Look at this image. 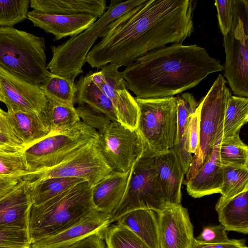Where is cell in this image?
<instances>
[{"instance_id":"obj_1","label":"cell","mask_w":248,"mask_h":248,"mask_svg":"<svg viewBox=\"0 0 248 248\" xmlns=\"http://www.w3.org/2000/svg\"><path fill=\"white\" fill-rule=\"evenodd\" d=\"M195 5L191 0H145L107 27L86 62L97 69L126 66L168 44H182L194 31Z\"/></svg>"},{"instance_id":"obj_2","label":"cell","mask_w":248,"mask_h":248,"mask_svg":"<svg viewBox=\"0 0 248 248\" xmlns=\"http://www.w3.org/2000/svg\"><path fill=\"white\" fill-rule=\"evenodd\" d=\"M220 62L196 45L171 44L150 51L121 72L136 98L173 96L199 84L208 75L222 71Z\"/></svg>"},{"instance_id":"obj_3","label":"cell","mask_w":248,"mask_h":248,"mask_svg":"<svg viewBox=\"0 0 248 248\" xmlns=\"http://www.w3.org/2000/svg\"><path fill=\"white\" fill-rule=\"evenodd\" d=\"M94 209L92 187L85 181L42 204H32L28 227L31 243L71 227Z\"/></svg>"},{"instance_id":"obj_4","label":"cell","mask_w":248,"mask_h":248,"mask_svg":"<svg viewBox=\"0 0 248 248\" xmlns=\"http://www.w3.org/2000/svg\"><path fill=\"white\" fill-rule=\"evenodd\" d=\"M45 41L13 27H0V68L15 77L40 86L46 69Z\"/></svg>"},{"instance_id":"obj_5","label":"cell","mask_w":248,"mask_h":248,"mask_svg":"<svg viewBox=\"0 0 248 248\" xmlns=\"http://www.w3.org/2000/svg\"><path fill=\"white\" fill-rule=\"evenodd\" d=\"M145 0H111L105 13L82 32L70 37L58 46H51L52 57L46 66L51 73L75 78L83 72L89 52L97 39L113 21Z\"/></svg>"},{"instance_id":"obj_6","label":"cell","mask_w":248,"mask_h":248,"mask_svg":"<svg viewBox=\"0 0 248 248\" xmlns=\"http://www.w3.org/2000/svg\"><path fill=\"white\" fill-rule=\"evenodd\" d=\"M156 154L145 142L143 151L131 168L123 198L109 215L110 224L133 210L150 209L158 213L166 206L156 169Z\"/></svg>"},{"instance_id":"obj_7","label":"cell","mask_w":248,"mask_h":248,"mask_svg":"<svg viewBox=\"0 0 248 248\" xmlns=\"http://www.w3.org/2000/svg\"><path fill=\"white\" fill-rule=\"evenodd\" d=\"M135 98L140 109L136 130L141 138L156 154L172 148L177 141L176 97Z\"/></svg>"},{"instance_id":"obj_8","label":"cell","mask_w":248,"mask_h":248,"mask_svg":"<svg viewBox=\"0 0 248 248\" xmlns=\"http://www.w3.org/2000/svg\"><path fill=\"white\" fill-rule=\"evenodd\" d=\"M97 140L98 132L81 121L65 132L48 134L24 148L27 175L57 165L88 143Z\"/></svg>"},{"instance_id":"obj_9","label":"cell","mask_w":248,"mask_h":248,"mask_svg":"<svg viewBox=\"0 0 248 248\" xmlns=\"http://www.w3.org/2000/svg\"><path fill=\"white\" fill-rule=\"evenodd\" d=\"M226 81L219 74L206 95L198 104L200 113V142L186 174L185 184L203 165L222 130L224 114L232 95Z\"/></svg>"},{"instance_id":"obj_10","label":"cell","mask_w":248,"mask_h":248,"mask_svg":"<svg viewBox=\"0 0 248 248\" xmlns=\"http://www.w3.org/2000/svg\"><path fill=\"white\" fill-rule=\"evenodd\" d=\"M226 54L224 75L233 93L248 97V1L235 0L229 33L223 36Z\"/></svg>"},{"instance_id":"obj_11","label":"cell","mask_w":248,"mask_h":248,"mask_svg":"<svg viewBox=\"0 0 248 248\" xmlns=\"http://www.w3.org/2000/svg\"><path fill=\"white\" fill-rule=\"evenodd\" d=\"M97 140L88 143L57 165L22 179L33 182L52 177L78 178L93 186L113 171L103 155Z\"/></svg>"},{"instance_id":"obj_12","label":"cell","mask_w":248,"mask_h":248,"mask_svg":"<svg viewBox=\"0 0 248 248\" xmlns=\"http://www.w3.org/2000/svg\"><path fill=\"white\" fill-rule=\"evenodd\" d=\"M97 143L113 171L126 172L144 149L145 142L137 131L118 122H111L98 131Z\"/></svg>"},{"instance_id":"obj_13","label":"cell","mask_w":248,"mask_h":248,"mask_svg":"<svg viewBox=\"0 0 248 248\" xmlns=\"http://www.w3.org/2000/svg\"><path fill=\"white\" fill-rule=\"evenodd\" d=\"M119 68L115 64L109 63L99 68L100 71H92V77L110 100L118 122L134 131L138 126L140 109L135 98L127 89Z\"/></svg>"},{"instance_id":"obj_14","label":"cell","mask_w":248,"mask_h":248,"mask_svg":"<svg viewBox=\"0 0 248 248\" xmlns=\"http://www.w3.org/2000/svg\"><path fill=\"white\" fill-rule=\"evenodd\" d=\"M0 90L8 111L44 114L48 100L39 86L20 80L0 68Z\"/></svg>"},{"instance_id":"obj_15","label":"cell","mask_w":248,"mask_h":248,"mask_svg":"<svg viewBox=\"0 0 248 248\" xmlns=\"http://www.w3.org/2000/svg\"><path fill=\"white\" fill-rule=\"evenodd\" d=\"M156 213L159 248H191L193 226L187 209L173 204Z\"/></svg>"},{"instance_id":"obj_16","label":"cell","mask_w":248,"mask_h":248,"mask_svg":"<svg viewBox=\"0 0 248 248\" xmlns=\"http://www.w3.org/2000/svg\"><path fill=\"white\" fill-rule=\"evenodd\" d=\"M31 184L22 179L16 188L0 200V230H28L33 204Z\"/></svg>"},{"instance_id":"obj_17","label":"cell","mask_w":248,"mask_h":248,"mask_svg":"<svg viewBox=\"0 0 248 248\" xmlns=\"http://www.w3.org/2000/svg\"><path fill=\"white\" fill-rule=\"evenodd\" d=\"M110 224L109 215L94 209L71 227L31 243V248H60L93 233L105 234Z\"/></svg>"},{"instance_id":"obj_18","label":"cell","mask_w":248,"mask_h":248,"mask_svg":"<svg viewBox=\"0 0 248 248\" xmlns=\"http://www.w3.org/2000/svg\"><path fill=\"white\" fill-rule=\"evenodd\" d=\"M27 18L34 27L54 35L55 41L82 32L97 19L95 16L86 14H48L33 10L28 12Z\"/></svg>"},{"instance_id":"obj_19","label":"cell","mask_w":248,"mask_h":248,"mask_svg":"<svg viewBox=\"0 0 248 248\" xmlns=\"http://www.w3.org/2000/svg\"><path fill=\"white\" fill-rule=\"evenodd\" d=\"M155 166L166 206L181 204V187L185 173L174 151L171 148L155 155Z\"/></svg>"},{"instance_id":"obj_20","label":"cell","mask_w":248,"mask_h":248,"mask_svg":"<svg viewBox=\"0 0 248 248\" xmlns=\"http://www.w3.org/2000/svg\"><path fill=\"white\" fill-rule=\"evenodd\" d=\"M222 131L203 165L194 176L186 183L187 193L194 198L220 193L223 167L219 157V146Z\"/></svg>"},{"instance_id":"obj_21","label":"cell","mask_w":248,"mask_h":248,"mask_svg":"<svg viewBox=\"0 0 248 248\" xmlns=\"http://www.w3.org/2000/svg\"><path fill=\"white\" fill-rule=\"evenodd\" d=\"M130 170L112 171L92 187V201L95 210L110 215L118 207L126 191Z\"/></svg>"},{"instance_id":"obj_22","label":"cell","mask_w":248,"mask_h":248,"mask_svg":"<svg viewBox=\"0 0 248 248\" xmlns=\"http://www.w3.org/2000/svg\"><path fill=\"white\" fill-rule=\"evenodd\" d=\"M106 0H31L33 10L48 14H86L100 18L107 10Z\"/></svg>"},{"instance_id":"obj_23","label":"cell","mask_w":248,"mask_h":248,"mask_svg":"<svg viewBox=\"0 0 248 248\" xmlns=\"http://www.w3.org/2000/svg\"><path fill=\"white\" fill-rule=\"evenodd\" d=\"M248 190L226 200L219 198L215 206L218 220L226 231L248 233Z\"/></svg>"},{"instance_id":"obj_24","label":"cell","mask_w":248,"mask_h":248,"mask_svg":"<svg viewBox=\"0 0 248 248\" xmlns=\"http://www.w3.org/2000/svg\"><path fill=\"white\" fill-rule=\"evenodd\" d=\"M13 128L25 147L47 136L49 129L44 114L22 111H7Z\"/></svg>"},{"instance_id":"obj_25","label":"cell","mask_w":248,"mask_h":248,"mask_svg":"<svg viewBox=\"0 0 248 248\" xmlns=\"http://www.w3.org/2000/svg\"><path fill=\"white\" fill-rule=\"evenodd\" d=\"M92 72L90 71L86 75H81L75 82L77 89L75 104H86L105 115L111 121L118 122L110 100L93 80Z\"/></svg>"},{"instance_id":"obj_26","label":"cell","mask_w":248,"mask_h":248,"mask_svg":"<svg viewBox=\"0 0 248 248\" xmlns=\"http://www.w3.org/2000/svg\"><path fill=\"white\" fill-rule=\"evenodd\" d=\"M117 222L132 231L150 248H159L157 219L154 211L133 210L123 215Z\"/></svg>"},{"instance_id":"obj_27","label":"cell","mask_w":248,"mask_h":248,"mask_svg":"<svg viewBox=\"0 0 248 248\" xmlns=\"http://www.w3.org/2000/svg\"><path fill=\"white\" fill-rule=\"evenodd\" d=\"M176 97L177 105V141L171 149L180 162L183 164H187L191 161L192 155L185 148L184 133L189 118L195 111L199 104L193 95L189 93H180Z\"/></svg>"},{"instance_id":"obj_28","label":"cell","mask_w":248,"mask_h":248,"mask_svg":"<svg viewBox=\"0 0 248 248\" xmlns=\"http://www.w3.org/2000/svg\"><path fill=\"white\" fill-rule=\"evenodd\" d=\"M47 100L44 115L49 127V134L68 131L81 121L74 106Z\"/></svg>"},{"instance_id":"obj_29","label":"cell","mask_w":248,"mask_h":248,"mask_svg":"<svg viewBox=\"0 0 248 248\" xmlns=\"http://www.w3.org/2000/svg\"><path fill=\"white\" fill-rule=\"evenodd\" d=\"M85 180L73 177H52L31 182L33 205H38Z\"/></svg>"},{"instance_id":"obj_30","label":"cell","mask_w":248,"mask_h":248,"mask_svg":"<svg viewBox=\"0 0 248 248\" xmlns=\"http://www.w3.org/2000/svg\"><path fill=\"white\" fill-rule=\"evenodd\" d=\"M39 87L47 99L72 106L75 105L77 89L75 80L50 72Z\"/></svg>"},{"instance_id":"obj_31","label":"cell","mask_w":248,"mask_h":248,"mask_svg":"<svg viewBox=\"0 0 248 248\" xmlns=\"http://www.w3.org/2000/svg\"><path fill=\"white\" fill-rule=\"evenodd\" d=\"M248 98L231 95L226 106L221 138L239 133L242 127L248 122Z\"/></svg>"},{"instance_id":"obj_32","label":"cell","mask_w":248,"mask_h":248,"mask_svg":"<svg viewBox=\"0 0 248 248\" xmlns=\"http://www.w3.org/2000/svg\"><path fill=\"white\" fill-rule=\"evenodd\" d=\"M219 157L222 166L248 168V147L240 139L239 133L221 138Z\"/></svg>"},{"instance_id":"obj_33","label":"cell","mask_w":248,"mask_h":248,"mask_svg":"<svg viewBox=\"0 0 248 248\" xmlns=\"http://www.w3.org/2000/svg\"><path fill=\"white\" fill-rule=\"evenodd\" d=\"M222 167L220 199L228 200L248 190V168L223 166Z\"/></svg>"},{"instance_id":"obj_34","label":"cell","mask_w":248,"mask_h":248,"mask_svg":"<svg viewBox=\"0 0 248 248\" xmlns=\"http://www.w3.org/2000/svg\"><path fill=\"white\" fill-rule=\"evenodd\" d=\"M104 240L107 248H150L132 231L118 222L108 228Z\"/></svg>"},{"instance_id":"obj_35","label":"cell","mask_w":248,"mask_h":248,"mask_svg":"<svg viewBox=\"0 0 248 248\" xmlns=\"http://www.w3.org/2000/svg\"><path fill=\"white\" fill-rule=\"evenodd\" d=\"M29 0H0V27H13L27 18Z\"/></svg>"},{"instance_id":"obj_36","label":"cell","mask_w":248,"mask_h":248,"mask_svg":"<svg viewBox=\"0 0 248 248\" xmlns=\"http://www.w3.org/2000/svg\"><path fill=\"white\" fill-rule=\"evenodd\" d=\"M23 150H0V176L22 178L28 174Z\"/></svg>"},{"instance_id":"obj_37","label":"cell","mask_w":248,"mask_h":248,"mask_svg":"<svg viewBox=\"0 0 248 248\" xmlns=\"http://www.w3.org/2000/svg\"><path fill=\"white\" fill-rule=\"evenodd\" d=\"M25 148L13 128L7 112L0 108V150L18 151Z\"/></svg>"},{"instance_id":"obj_38","label":"cell","mask_w":248,"mask_h":248,"mask_svg":"<svg viewBox=\"0 0 248 248\" xmlns=\"http://www.w3.org/2000/svg\"><path fill=\"white\" fill-rule=\"evenodd\" d=\"M78 105L76 108L81 121L97 132L112 122L105 115L86 104L80 103Z\"/></svg>"},{"instance_id":"obj_39","label":"cell","mask_w":248,"mask_h":248,"mask_svg":"<svg viewBox=\"0 0 248 248\" xmlns=\"http://www.w3.org/2000/svg\"><path fill=\"white\" fill-rule=\"evenodd\" d=\"M28 230H0V248H31Z\"/></svg>"},{"instance_id":"obj_40","label":"cell","mask_w":248,"mask_h":248,"mask_svg":"<svg viewBox=\"0 0 248 248\" xmlns=\"http://www.w3.org/2000/svg\"><path fill=\"white\" fill-rule=\"evenodd\" d=\"M184 142L186 150L195 154L200 142V113L198 106L190 115L184 133Z\"/></svg>"},{"instance_id":"obj_41","label":"cell","mask_w":248,"mask_h":248,"mask_svg":"<svg viewBox=\"0 0 248 248\" xmlns=\"http://www.w3.org/2000/svg\"><path fill=\"white\" fill-rule=\"evenodd\" d=\"M235 0H216L218 25L223 36L230 32L233 21Z\"/></svg>"},{"instance_id":"obj_42","label":"cell","mask_w":248,"mask_h":248,"mask_svg":"<svg viewBox=\"0 0 248 248\" xmlns=\"http://www.w3.org/2000/svg\"><path fill=\"white\" fill-rule=\"evenodd\" d=\"M195 239L203 244L220 243L231 240L227 236L224 227L220 224L204 227L201 233Z\"/></svg>"},{"instance_id":"obj_43","label":"cell","mask_w":248,"mask_h":248,"mask_svg":"<svg viewBox=\"0 0 248 248\" xmlns=\"http://www.w3.org/2000/svg\"><path fill=\"white\" fill-rule=\"evenodd\" d=\"M105 234L95 233L60 248H107Z\"/></svg>"},{"instance_id":"obj_44","label":"cell","mask_w":248,"mask_h":248,"mask_svg":"<svg viewBox=\"0 0 248 248\" xmlns=\"http://www.w3.org/2000/svg\"><path fill=\"white\" fill-rule=\"evenodd\" d=\"M191 248H248L242 240L231 239L227 242L203 244L193 239Z\"/></svg>"},{"instance_id":"obj_45","label":"cell","mask_w":248,"mask_h":248,"mask_svg":"<svg viewBox=\"0 0 248 248\" xmlns=\"http://www.w3.org/2000/svg\"><path fill=\"white\" fill-rule=\"evenodd\" d=\"M21 179L17 177L0 176V200L12 191Z\"/></svg>"},{"instance_id":"obj_46","label":"cell","mask_w":248,"mask_h":248,"mask_svg":"<svg viewBox=\"0 0 248 248\" xmlns=\"http://www.w3.org/2000/svg\"><path fill=\"white\" fill-rule=\"evenodd\" d=\"M0 102L2 101V95L1 94L0 90Z\"/></svg>"}]
</instances>
